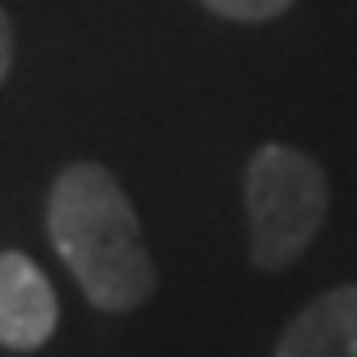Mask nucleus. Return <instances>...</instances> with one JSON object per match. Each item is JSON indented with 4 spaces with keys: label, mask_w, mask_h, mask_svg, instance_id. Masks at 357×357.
I'll return each mask as SVG.
<instances>
[{
    "label": "nucleus",
    "mask_w": 357,
    "mask_h": 357,
    "mask_svg": "<svg viewBox=\"0 0 357 357\" xmlns=\"http://www.w3.org/2000/svg\"><path fill=\"white\" fill-rule=\"evenodd\" d=\"M61 319L56 289L17 250H0V349L35 353L52 340Z\"/></svg>",
    "instance_id": "3"
},
{
    "label": "nucleus",
    "mask_w": 357,
    "mask_h": 357,
    "mask_svg": "<svg viewBox=\"0 0 357 357\" xmlns=\"http://www.w3.org/2000/svg\"><path fill=\"white\" fill-rule=\"evenodd\" d=\"M202 5L228 22H267V17H280L293 0H202Z\"/></svg>",
    "instance_id": "5"
},
{
    "label": "nucleus",
    "mask_w": 357,
    "mask_h": 357,
    "mask_svg": "<svg viewBox=\"0 0 357 357\" xmlns=\"http://www.w3.org/2000/svg\"><path fill=\"white\" fill-rule=\"evenodd\" d=\"M275 357H357V284H340L301 305L275 340Z\"/></svg>",
    "instance_id": "4"
},
{
    "label": "nucleus",
    "mask_w": 357,
    "mask_h": 357,
    "mask_svg": "<svg viewBox=\"0 0 357 357\" xmlns=\"http://www.w3.org/2000/svg\"><path fill=\"white\" fill-rule=\"evenodd\" d=\"M9 65H13V31H9L5 9H0V82L9 78Z\"/></svg>",
    "instance_id": "6"
},
{
    "label": "nucleus",
    "mask_w": 357,
    "mask_h": 357,
    "mask_svg": "<svg viewBox=\"0 0 357 357\" xmlns=\"http://www.w3.org/2000/svg\"><path fill=\"white\" fill-rule=\"evenodd\" d=\"M250 259L263 271L297 263L327 220V176L289 142H267L245 164Z\"/></svg>",
    "instance_id": "2"
},
{
    "label": "nucleus",
    "mask_w": 357,
    "mask_h": 357,
    "mask_svg": "<svg viewBox=\"0 0 357 357\" xmlns=\"http://www.w3.org/2000/svg\"><path fill=\"white\" fill-rule=\"evenodd\" d=\"M47 237L95 310H138L155 293L134 202L104 164H69L52 181Z\"/></svg>",
    "instance_id": "1"
}]
</instances>
